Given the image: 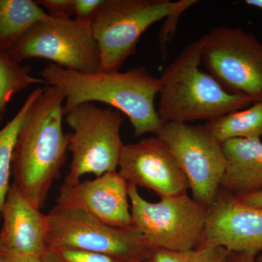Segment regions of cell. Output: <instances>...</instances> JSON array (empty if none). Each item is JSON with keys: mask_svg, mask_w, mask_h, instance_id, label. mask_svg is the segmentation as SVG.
Instances as JSON below:
<instances>
[{"mask_svg": "<svg viewBox=\"0 0 262 262\" xmlns=\"http://www.w3.org/2000/svg\"><path fill=\"white\" fill-rule=\"evenodd\" d=\"M256 262H262V251L256 256Z\"/></svg>", "mask_w": 262, "mask_h": 262, "instance_id": "f1b7e54d", "label": "cell"}, {"mask_svg": "<svg viewBox=\"0 0 262 262\" xmlns=\"http://www.w3.org/2000/svg\"><path fill=\"white\" fill-rule=\"evenodd\" d=\"M228 253L224 248L204 246L186 251L151 249L145 262H225Z\"/></svg>", "mask_w": 262, "mask_h": 262, "instance_id": "ffe728a7", "label": "cell"}, {"mask_svg": "<svg viewBox=\"0 0 262 262\" xmlns=\"http://www.w3.org/2000/svg\"><path fill=\"white\" fill-rule=\"evenodd\" d=\"M20 63L44 58L67 70L95 73L101 70L100 53L91 22L50 18L33 24L8 51Z\"/></svg>", "mask_w": 262, "mask_h": 262, "instance_id": "9c48e42d", "label": "cell"}, {"mask_svg": "<svg viewBox=\"0 0 262 262\" xmlns=\"http://www.w3.org/2000/svg\"><path fill=\"white\" fill-rule=\"evenodd\" d=\"M1 213V256L42 258L47 249L48 214H43L33 206L13 184H10Z\"/></svg>", "mask_w": 262, "mask_h": 262, "instance_id": "5bb4252c", "label": "cell"}, {"mask_svg": "<svg viewBox=\"0 0 262 262\" xmlns=\"http://www.w3.org/2000/svg\"><path fill=\"white\" fill-rule=\"evenodd\" d=\"M3 262H43L42 258L29 256H2Z\"/></svg>", "mask_w": 262, "mask_h": 262, "instance_id": "4316f807", "label": "cell"}, {"mask_svg": "<svg viewBox=\"0 0 262 262\" xmlns=\"http://www.w3.org/2000/svg\"><path fill=\"white\" fill-rule=\"evenodd\" d=\"M44 88L37 87L29 95L23 106L15 117L3 128L0 129V222L2 220V208L9 191L10 178L12 173V159L15 141L19 130L27 111L43 91Z\"/></svg>", "mask_w": 262, "mask_h": 262, "instance_id": "ac0fdd59", "label": "cell"}, {"mask_svg": "<svg viewBox=\"0 0 262 262\" xmlns=\"http://www.w3.org/2000/svg\"><path fill=\"white\" fill-rule=\"evenodd\" d=\"M63 92L48 85L32 103L19 130L12 159L13 184L41 210L67 160Z\"/></svg>", "mask_w": 262, "mask_h": 262, "instance_id": "6da1fadb", "label": "cell"}, {"mask_svg": "<svg viewBox=\"0 0 262 262\" xmlns=\"http://www.w3.org/2000/svg\"><path fill=\"white\" fill-rule=\"evenodd\" d=\"M155 136L168 145L177 158L193 199L208 209L216 198L225 170L222 144L205 125L163 122Z\"/></svg>", "mask_w": 262, "mask_h": 262, "instance_id": "30bf717a", "label": "cell"}, {"mask_svg": "<svg viewBox=\"0 0 262 262\" xmlns=\"http://www.w3.org/2000/svg\"><path fill=\"white\" fill-rule=\"evenodd\" d=\"M256 256L249 253L229 251L225 262H256Z\"/></svg>", "mask_w": 262, "mask_h": 262, "instance_id": "484cf974", "label": "cell"}, {"mask_svg": "<svg viewBox=\"0 0 262 262\" xmlns=\"http://www.w3.org/2000/svg\"><path fill=\"white\" fill-rule=\"evenodd\" d=\"M42 260L43 262H127L100 253L52 248H47Z\"/></svg>", "mask_w": 262, "mask_h": 262, "instance_id": "44dd1931", "label": "cell"}, {"mask_svg": "<svg viewBox=\"0 0 262 262\" xmlns=\"http://www.w3.org/2000/svg\"><path fill=\"white\" fill-rule=\"evenodd\" d=\"M128 198L133 225L150 249L186 251L201 244L208 209L187 194L149 203L128 184Z\"/></svg>", "mask_w": 262, "mask_h": 262, "instance_id": "ba28073f", "label": "cell"}, {"mask_svg": "<svg viewBox=\"0 0 262 262\" xmlns=\"http://www.w3.org/2000/svg\"><path fill=\"white\" fill-rule=\"evenodd\" d=\"M245 4L262 10V0H246Z\"/></svg>", "mask_w": 262, "mask_h": 262, "instance_id": "83f0119b", "label": "cell"}, {"mask_svg": "<svg viewBox=\"0 0 262 262\" xmlns=\"http://www.w3.org/2000/svg\"><path fill=\"white\" fill-rule=\"evenodd\" d=\"M198 42L202 63L227 92L262 102V42L253 32L219 26Z\"/></svg>", "mask_w": 262, "mask_h": 262, "instance_id": "52a82bcc", "label": "cell"}, {"mask_svg": "<svg viewBox=\"0 0 262 262\" xmlns=\"http://www.w3.org/2000/svg\"><path fill=\"white\" fill-rule=\"evenodd\" d=\"M0 262H3V257H2L1 254H0Z\"/></svg>", "mask_w": 262, "mask_h": 262, "instance_id": "f546056e", "label": "cell"}, {"mask_svg": "<svg viewBox=\"0 0 262 262\" xmlns=\"http://www.w3.org/2000/svg\"><path fill=\"white\" fill-rule=\"evenodd\" d=\"M65 122L72 130L67 134L72 158L63 184L75 185L85 174L99 177L117 171L125 146L120 136V112L84 103L67 113Z\"/></svg>", "mask_w": 262, "mask_h": 262, "instance_id": "5b68a950", "label": "cell"}, {"mask_svg": "<svg viewBox=\"0 0 262 262\" xmlns=\"http://www.w3.org/2000/svg\"><path fill=\"white\" fill-rule=\"evenodd\" d=\"M205 126L221 144L232 139H260L262 136V102L207 122Z\"/></svg>", "mask_w": 262, "mask_h": 262, "instance_id": "e0dca14e", "label": "cell"}, {"mask_svg": "<svg viewBox=\"0 0 262 262\" xmlns=\"http://www.w3.org/2000/svg\"><path fill=\"white\" fill-rule=\"evenodd\" d=\"M30 66H22L11 59L8 52L0 51V127L7 113V106L15 94L35 84L46 83L31 75Z\"/></svg>", "mask_w": 262, "mask_h": 262, "instance_id": "d6986e66", "label": "cell"}, {"mask_svg": "<svg viewBox=\"0 0 262 262\" xmlns=\"http://www.w3.org/2000/svg\"><path fill=\"white\" fill-rule=\"evenodd\" d=\"M103 0H73L74 15L80 21H92Z\"/></svg>", "mask_w": 262, "mask_h": 262, "instance_id": "603a6c76", "label": "cell"}, {"mask_svg": "<svg viewBox=\"0 0 262 262\" xmlns=\"http://www.w3.org/2000/svg\"><path fill=\"white\" fill-rule=\"evenodd\" d=\"M118 168L127 184L146 188L160 198L184 195L189 189L177 158L156 136L125 144Z\"/></svg>", "mask_w": 262, "mask_h": 262, "instance_id": "8fae6325", "label": "cell"}, {"mask_svg": "<svg viewBox=\"0 0 262 262\" xmlns=\"http://www.w3.org/2000/svg\"><path fill=\"white\" fill-rule=\"evenodd\" d=\"M198 41L188 45L163 71L158 116L163 122L212 121L252 104L245 95L227 91L209 73L200 69Z\"/></svg>", "mask_w": 262, "mask_h": 262, "instance_id": "3957f363", "label": "cell"}, {"mask_svg": "<svg viewBox=\"0 0 262 262\" xmlns=\"http://www.w3.org/2000/svg\"><path fill=\"white\" fill-rule=\"evenodd\" d=\"M47 248L79 250L127 262H145L150 248L135 226L117 227L85 211L56 205L48 213Z\"/></svg>", "mask_w": 262, "mask_h": 262, "instance_id": "8992f818", "label": "cell"}, {"mask_svg": "<svg viewBox=\"0 0 262 262\" xmlns=\"http://www.w3.org/2000/svg\"><path fill=\"white\" fill-rule=\"evenodd\" d=\"M199 246L224 248L230 252L249 253L256 257L262 251V209L244 206L220 189L208 208Z\"/></svg>", "mask_w": 262, "mask_h": 262, "instance_id": "7c38bea8", "label": "cell"}, {"mask_svg": "<svg viewBox=\"0 0 262 262\" xmlns=\"http://www.w3.org/2000/svg\"><path fill=\"white\" fill-rule=\"evenodd\" d=\"M128 184L117 171L94 180L69 186L63 184L56 204L82 210L103 223L117 227L133 225Z\"/></svg>", "mask_w": 262, "mask_h": 262, "instance_id": "4fadbf2b", "label": "cell"}, {"mask_svg": "<svg viewBox=\"0 0 262 262\" xmlns=\"http://www.w3.org/2000/svg\"><path fill=\"white\" fill-rule=\"evenodd\" d=\"M186 10L187 9L182 8V9H179L177 11L174 12L171 15L167 17L166 21L163 24L160 35V49H161L162 54L163 55V57L165 56L167 43L170 42V39L173 38L179 17L182 15V13Z\"/></svg>", "mask_w": 262, "mask_h": 262, "instance_id": "cb8c5ba5", "label": "cell"}, {"mask_svg": "<svg viewBox=\"0 0 262 262\" xmlns=\"http://www.w3.org/2000/svg\"><path fill=\"white\" fill-rule=\"evenodd\" d=\"M39 6L53 18H71L74 15L73 0H37Z\"/></svg>", "mask_w": 262, "mask_h": 262, "instance_id": "7402d4cb", "label": "cell"}, {"mask_svg": "<svg viewBox=\"0 0 262 262\" xmlns=\"http://www.w3.org/2000/svg\"><path fill=\"white\" fill-rule=\"evenodd\" d=\"M226 160L220 189L241 198L262 191V142L232 139L222 143Z\"/></svg>", "mask_w": 262, "mask_h": 262, "instance_id": "9a60e30c", "label": "cell"}, {"mask_svg": "<svg viewBox=\"0 0 262 262\" xmlns=\"http://www.w3.org/2000/svg\"><path fill=\"white\" fill-rule=\"evenodd\" d=\"M39 75L46 84L56 86L63 92L64 116L82 103L101 102L128 117L135 137L155 135L163 124L155 106L161 82L145 67L125 72L84 73L50 63Z\"/></svg>", "mask_w": 262, "mask_h": 262, "instance_id": "7a4b0ae2", "label": "cell"}, {"mask_svg": "<svg viewBox=\"0 0 262 262\" xmlns=\"http://www.w3.org/2000/svg\"><path fill=\"white\" fill-rule=\"evenodd\" d=\"M51 18L32 0H0V51L8 52L33 24Z\"/></svg>", "mask_w": 262, "mask_h": 262, "instance_id": "2e32d148", "label": "cell"}, {"mask_svg": "<svg viewBox=\"0 0 262 262\" xmlns=\"http://www.w3.org/2000/svg\"><path fill=\"white\" fill-rule=\"evenodd\" d=\"M196 0H103L92 21L101 72H117L136 53L143 33L153 24Z\"/></svg>", "mask_w": 262, "mask_h": 262, "instance_id": "277c9868", "label": "cell"}, {"mask_svg": "<svg viewBox=\"0 0 262 262\" xmlns=\"http://www.w3.org/2000/svg\"><path fill=\"white\" fill-rule=\"evenodd\" d=\"M235 199L244 206L262 209V191L241 198H235Z\"/></svg>", "mask_w": 262, "mask_h": 262, "instance_id": "d4e9b609", "label": "cell"}]
</instances>
